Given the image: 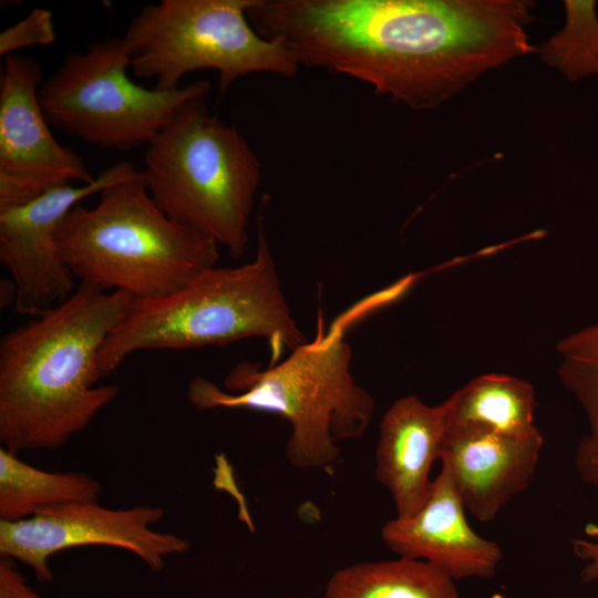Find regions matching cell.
Segmentation results:
<instances>
[{
  "label": "cell",
  "instance_id": "17",
  "mask_svg": "<svg viewBox=\"0 0 598 598\" xmlns=\"http://www.w3.org/2000/svg\"><path fill=\"white\" fill-rule=\"evenodd\" d=\"M323 598H460L454 580L430 563L399 557L336 571Z\"/></svg>",
  "mask_w": 598,
  "mask_h": 598
},
{
  "label": "cell",
  "instance_id": "23",
  "mask_svg": "<svg viewBox=\"0 0 598 598\" xmlns=\"http://www.w3.org/2000/svg\"><path fill=\"white\" fill-rule=\"evenodd\" d=\"M16 563L0 556V598H43L28 584Z\"/></svg>",
  "mask_w": 598,
  "mask_h": 598
},
{
  "label": "cell",
  "instance_id": "13",
  "mask_svg": "<svg viewBox=\"0 0 598 598\" xmlns=\"http://www.w3.org/2000/svg\"><path fill=\"white\" fill-rule=\"evenodd\" d=\"M544 445L540 432L509 436L473 427H445L440 455L466 509L492 522L530 484Z\"/></svg>",
  "mask_w": 598,
  "mask_h": 598
},
{
  "label": "cell",
  "instance_id": "21",
  "mask_svg": "<svg viewBox=\"0 0 598 598\" xmlns=\"http://www.w3.org/2000/svg\"><path fill=\"white\" fill-rule=\"evenodd\" d=\"M571 548L582 563L581 579L585 582L598 580V522L587 524L584 536L571 540Z\"/></svg>",
  "mask_w": 598,
  "mask_h": 598
},
{
  "label": "cell",
  "instance_id": "19",
  "mask_svg": "<svg viewBox=\"0 0 598 598\" xmlns=\"http://www.w3.org/2000/svg\"><path fill=\"white\" fill-rule=\"evenodd\" d=\"M557 374L581 406L589 430L598 429V322L577 330L557 343Z\"/></svg>",
  "mask_w": 598,
  "mask_h": 598
},
{
  "label": "cell",
  "instance_id": "8",
  "mask_svg": "<svg viewBox=\"0 0 598 598\" xmlns=\"http://www.w3.org/2000/svg\"><path fill=\"white\" fill-rule=\"evenodd\" d=\"M130 66L127 45L117 37L65 56L38 93L49 125L100 147L128 151L147 145L186 101L212 89L206 80L172 91L146 89L131 80Z\"/></svg>",
  "mask_w": 598,
  "mask_h": 598
},
{
  "label": "cell",
  "instance_id": "14",
  "mask_svg": "<svg viewBox=\"0 0 598 598\" xmlns=\"http://www.w3.org/2000/svg\"><path fill=\"white\" fill-rule=\"evenodd\" d=\"M445 425L441 404L415 395L398 399L384 413L375 450V477L390 493L396 517H408L424 503L431 468L440 460Z\"/></svg>",
  "mask_w": 598,
  "mask_h": 598
},
{
  "label": "cell",
  "instance_id": "1",
  "mask_svg": "<svg viewBox=\"0 0 598 598\" xmlns=\"http://www.w3.org/2000/svg\"><path fill=\"white\" fill-rule=\"evenodd\" d=\"M529 0H250L246 16L299 65L432 110L480 76L535 51Z\"/></svg>",
  "mask_w": 598,
  "mask_h": 598
},
{
  "label": "cell",
  "instance_id": "18",
  "mask_svg": "<svg viewBox=\"0 0 598 598\" xmlns=\"http://www.w3.org/2000/svg\"><path fill=\"white\" fill-rule=\"evenodd\" d=\"M563 28L538 49L540 61L568 81L598 75V14L595 0L564 1Z\"/></svg>",
  "mask_w": 598,
  "mask_h": 598
},
{
  "label": "cell",
  "instance_id": "15",
  "mask_svg": "<svg viewBox=\"0 0 598 598\" xmlns=\"http://www.w3.org/2000/svg\"><path fill=\"white\" fill-rule=\"evenodd\" d=\"M440 404L445 427L473 426L509 436L538 432L534 389L512 375H478Z\"/></svg>",
  "mask_w": 598,
  "mask_h": 598
},
{
  "label": "cell",
  "instance_id": "5",
  "mask_svg": "<svg viewBox=\"0 0 598 598\" xmlns=\"http://www.w3.org/2000/svg\"><path fill=\"white\" fill-rule=\"evenodd\" d=\"M99 195L93 207L71 209L58 231L62 257L79 283L154 300L217 266L219 245L168 218L142 176Z\"/></svg>",
  "mask_w": 598,
  "mask_h": 598
},
{
  "label": "cell",
  "instance_id": "20",
  "mask_svg": "<svg viewBox=\"0 0 598 598\" xmlns=\"http://www.w3.org/2000/svg\"><path fill=\"white\" fill-rule=\"evenodd\" d=\"M55 41L52 12L43 8L32 9L27 17L0 33V55L30 45H49Z\"/></svg>",
  "mask_w": 598,
  "mask_h": 598
},
{
  "label": "cell",
  "instance_id": "10",
  "mask_svg": "<svg viewBox=\"0 0 598 598\" xmlns=\"http://www.w3.org/2000/svg\"><path fill=\"white\" fill-rule=\"evenodd\" d=\"M140 176L141 171L122 161L100 172L90 184L60 186L0 209V260L11 275L19 313L37 317L48 312L79 286L58 243L59 228L70 210L111 184Z\"/></svg>",
  "mask_w": 598,
  "mask_h": 598
},
{
  "label": "cell",
  "instance_id": "6",
  "mask_svg": "<svg viewBox=\"0 0 598 598\" xmlns=\"http://www.w3.org/2000/svg\"><path fill=\"white\" fill-rule=\"evenodd\" d=\"M186 101L147 144L142 182L175 223L239 259L261 178V164L239 131L210 114L206 95Z\"/></svg>",
  "mask_w": 598,
  "mask_h": 598
},
{
  "label": "cell",
  "instance_id": "9",
  "mask_svg": "<svg viewBox=\"0 0 598 598\" xmlns=\"http://www.w3.org/2000/svg\"><path fill=\"white\" fill-rule=\"evenodd\" d=\"M164 514L163 508L146 505L114 509L97 501L63 504L24 519L0 520V556L24 564L44 584L53 580L51 557L90 545L127 550L159 570L167 557L190 547L185 538L153 529Z\"/></svg>",
  "mask_w": 598,
  "mask_h": 598
},
{
  "label": "cell",
  "instance_id": "7",
  "mask_svg": "<svg viewBox=\"0 0 598 598\" xmlns=\"http://www.w3.org/2000/svg\"><path fill=\"white\" fill-rule=\"evenodd\" d=\"M250 0H162L144 6L123 37L130 69L172 91L189 72H218L219 93L250 73L293 76L295 56L279 42L260 37L246 16Z\"/></svg>",
  "mask_w": 598,
  "mask_h": 598
},
{
  "label": "cell",
  "instance_id": "4",
  "mask_svg": "<svg viewBox=\"0 0 598 598\" xmlns=\"http://www.w3.org/2000/svg\"><path fill=\"white\" fill-rule=\"evenodd\" d=\"M261 221L259 216L252 260L216 266L164 298L134 299L99 353V379L142 350L223 346L260 337L269 341L276 363L285 349L303 344L307 340L286 301Z\"/></svg>",
  "mask_w": 598,
  "mask_h": 598
},
{
  "label": "cell",
  "instance_id": "16",
  "mask_svg": "<svg viewBox=\"0 0 598 598\" xmlns=\"http://www.w3.org/2000/svg\"><path fill=\"white\" fill-rule=\"evenodd\" d=\"M101 484L81 472H49L0 447V520L16 522L73 502L97 501Z\"/></svg>",
  "mask_w": 598,
  "mask_h": 598
},
{
  "label": "cell",
  "instance_id": "2",
  "mask_svg": "<svg viewBox=\"0 0 598 598\" xmlns=\"http://www.w3.org/2000/svg\"><path fill=\"white\" fill-rule=\"evenodd\" d=\"M133 301L124 291L79 283L64 302L2 336V447L56 450L116 399L118 385L96 386V361Z\"/></svg>",
  "mask_w": 598,
  "mask_h": 598
},
{
  "label": "cell",
  "instance_id": "11",
  "mask_svg": "<svg viewBox=\"0 0 598 598\" xmlns=\"http://www.w3.org/2000/svg\"><path fill=\"white\" fill-rule=\"evenodd\" d=\"M32 56H4L0 78V209L94 176L82 157L54 138L39 102L43 83Z\"/></svg>",
  "mask_w": 598,
  "mask_h": 598
},
{
  "label": "cell",
  "instance_id": "12",
  "mask_svg": "<svg viewBox=\"0 0 598 598\" xmlns=\"http://www.w3.org/2000/svg\"><path fill=\"white\" fill-rule=\"evenodd\" d=\"M465 512L442 466L420 508L383 525L382 542L399 557L430 563L453 580L489 578L502 560V549L470 526Z\"/></svg>",
  "mask_w": 598,
  "mask_h": 598
},
{
  "label": "cell",
  "instance_id": "22",
  "mask_svg": "<svg viewBox=\"0 0 598 598\" xmlns=\"http://www.w3.org/2000/svg\"><path fill=\"white\" fill-rule=\"evenodd\" d=\"M575 470L579 478L598 491V429L580 440L574 456Z\"/></svg>",
  "mask_w": 598,
  "mask_h": 598
},
{
  "label": "cell",
  "instance_id": "3",
  "mask_svg": "<svg viewBox=\"0 0 598 598\" xmlns=\"http://www.w3.org/2000/svg\"><path fill=\"white\" fill-rule=\"evenodd\" d=\"M392 293L369 297L339 316L327 329L318 317L316 337L267 368L241 362L224 386L196 377L187 398L197 410L249 409L283 417L291 432L286 457L296 468L331 467L339 441L361 437L371 423L374 400L351 373L352 350L346 330Z\"/></svg>",
  "mask_w": 598,
  "mask_h": 598
}]
</instances>
